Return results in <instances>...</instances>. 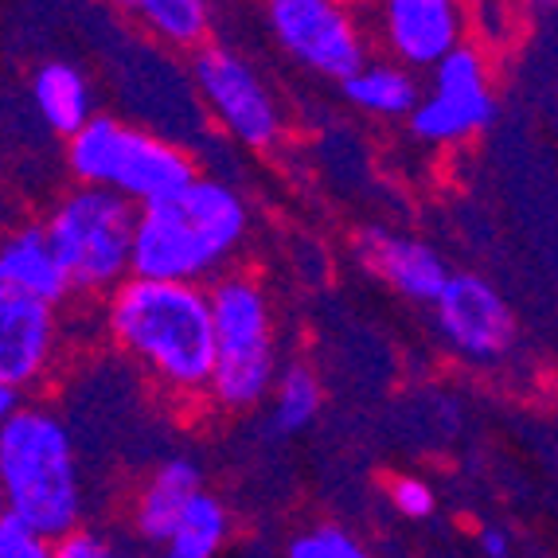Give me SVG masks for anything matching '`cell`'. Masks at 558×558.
I'll list each match as a JSON object with an SVG mask.
<instances>
[{"label": "cell", "instance_id": "obj_1", "mask_svg": "<svg viewBox=\"0 0 558 558\" xmlns=\"http://www.w3.org/2000/svg\"><path fill=\"white\" fill-rule=\"evenodd\" d=\"M242 234H246L242 199L219 180L199 177L177 199L137 211L130 274L141 281L196 286L204 274L239 251Z\"/></svg>", "mask_w": 558, "mask_h": 558}, {"label": "cell", "instance_id": "obj_2", "mask_svg": "<svg viewBox=\"0 0 558 558\" xmlns=\"http://www.w3.org/2000/svg\"><path fill=\"white\" fill-rule=\"evenodd\" d=\"M110 328L168 387L204 391L211 379V305L199 286L125 278L110 298Z\"/></svg>", "mask_w": 558, "mask_h": 558}, {"label": "cell", "instance_id": "obj_3", "mask_svg": "<svg viewBox=\"0 0 558 558\" xmlns=\"http://www.w3.org/2000/svg\"><path fill=\"white\" fill-rule=\"evenodd\" d=\"M0 496L4 512L39 539L56 543L75 531L83 484L71 434L56 414L20 407L0 426Z\"/></svg>", "mask_w": 558, "mask_h": 558}, {"label": "cell", "instance_id": "obj_4", "mask_svg": "<svg viewBox=\"0 0 558 558\" xmlns=\"http://www.w3.org/2000/svg\"><path fill=\"white\" fill-rule=\"evenodd\" d=\"M207 305L215 332L211 399L227 410L258 407L278 375L270 301L254 278H223L207 293Z\"/></svg>", "mask_w": 558, "mask_h": 558}, {"label": "cell", "instance_id": "obj_5", "mask_svg": "<svg viewBox=\"0 0 558 558\" xmlns=\"http://www.w3.org/2000/svg\"><path fill=\"white\" fill-rule=\"evenodd\" d=\"M137 207L110 187H75L47 219V246L71 289H110L130 274Z\"/></svg>", "mask_w": 558, "mask_h": 558}, {"label": "cell", "instance_id": "obj_6", "mask_svg": "<svg viewBox=\"0 0 558 558\" xmlns=\"http://www.w3.org/2000/svg\"><path fill=\"white\" fill-rule=\"evenodd\" d=\"M270 28L281 51L325 78L344 83L363 66L360 28L332 0H274Z\"/></svg>", "mask_w": 558, "mask_h": 558}, {"label": "cell", "instance_id": "obj_7", "mask_svg": "<svg viewBox=\"0 0 558 558\" xmlns=\"http://www.w3.org/2000/svg\"><path fill=\"white\" fill-rule=\"evenodd\" d=\"M196 75L199 94L215 110V118L223 121L227 130L251 145V149H266L281 133V113L274 106L270 90L254 75V66L242 56H234L231 47H204L196 56Z\"/></svg>", "mask_w": 558, "mask_h": 558}, {"label": "cell", "instance_id": "obj_8", "mask_svg": "<svg viewBox=\"0 0 558 558\" xmlns=\"http://www.w3.org/2000/svg\"><path fill=\"white\" fill-rule=\"evenodd\" d=\"M438 332L469 360H500L515 344V317L508 301L476 274H449L434 301Z\"/></svg>", "mask_w": 558, "mask_h": 558}, {"label": "cell", "instance_id": "obj_9", "mask_svg": "<svg viewBox=\"0 0 558 558\" xmlns=\"http://www.w3.org/2000/svg\"><path fill=\"white\" fill-rule=\"evenodd\" d=\"M196 180H199L196 160L187 157L184 149H177L165 137H153V133L125 125L118 149H113L106 187L118 192L121 199H130V204L153 207V204H165V199H177Z\"/></svg>", "mask_w": 558, "mask_h": 558}, {"label": "cell", "instance_id": "obj_10", "mask_svg": "<svg viewBox=\"0 0 558 558\" xmlns=\"http://www.w3.org/2000/svg\"><path fill=\"white\" fill-rule=\"evenodd\" d=\"M56 355V308L0 289V383L24 391Z\"/></svg>", "mask_w": 558, "mask_h": 558}, {"label": "cell", "instance_id": "obj_11", "mask_svg": "<svg viewBox=\"0 0 558 558\" xmlns=\"http://www.w3.org/2000/svg\"><path fill=\"white\" fill-rule=\"evenodd\" d=\"M355 251H360V262L375 278H383L391 289H399L402 298L422 301V305H434L449 281L446 262L429 251L426 242L407 239V234L367 227L355 239Z\"/></svg>", "mask_w": 558, "mask_h": 558}, {"label": "cell", "instance_id": "obj_12", "mask_svg": "<svg viewBox=\"0 0 558 558\" xmlns=\"http://www.w3.org/2000/svg\"><path fill=\"white\" fill-rule=\"evenodd\" d=\"M383 20L387 44L407 66H438L461 44V12L449 0H391Z\"/></svg>", "mask_w": 558, "mask_h": 558}, {"label": "cell", "instance_id": "obj_13", "mask_svg": "<svg viewBox=\"0 0 558 558\" xmlns=\"http://www.w3.org/2000/svg\"><path fill=\"white\" fill-rule=\"evenodd\" d=\"M0 289L47 308H56L71 293V281L47 246L44 227H24L0 242Z\"/></svg>", "mask_w": 558, "mask_h": 558}, {"label": "cell", "instance_id": "obj_14", "mask_svg": "<svg viewBox=\"0 0 558 558\" xmlns=\"http://www.w3.org/2000/svg\"><path fill=\"white\" fill-rule=\"evenodd\" d=\"M196 493H204V476H199L196 461H187V457L160 461L157 473L141 488L137 508H133V523H137L141 539L165 543L172 535V527H177L180 512H184L187 500Z\"/></svg>", "mask_w": 558, "mask_h": 558}, {"label": "cell", "instance_id": "obj_15", "mask_svg": "<svg viewBox=\"0 0 558 558\" xmlns=\"http://www.w3.org/2000/svg\"><path fill=\"white\" fill-rule=\"evenodd\" d=\"M496 118V98L493 90H465L449 94L434 90L429 98H418V106L410 110V130L422 141L434 145H449V141H465L481 133L484 125H493Z\"/></svg>", "mask_w": 558, "mask_h": 558}, {"label": "cell", "instance_id": "obj_16", "mask_svg": "<svg viewBox=\"0 0 558 558\" xmlns=\"http://www.w3.org/2000/svg\"><path fill=\"white\" fill-rule=\"evenodd\" d=\"M32 98H36L39 113L56 133L75 137L90 113V86L71 63H44L32 78Z\"/></svg>", "mask_w": 558, "mask_h": 558}, {"label": "cell", "instance_id": "obj_17", "mask_svg": "<svg viewBox=\"0 0 558 558\" xmlns=\"http://www.w3.org/2000/svg\"><path fill=\"white\" fill-rule=\"evenodd\" d=\"M348 102L383 118H402L418 106V83L395 63H363L352 78H344Z\"/></svg>", "mask_w": 558, "mask_h": 558}, {"label": "cell", "instance_id": "obj_18", "mask_svg": "<svg viewBox=\"0 0 558 558\" xmlns=\"http://www.w3.org/2000/svg\"><path fill=\"white\" fill-rule=\"evenodd\" d=\"M227 531H231V520L223 504L211 493H196L165 539V550L168 558H215L227 543Z\"/></svg>", "mask_w": 558, "mask_h": 558}, {"label": "cell", "instance_id": "obj_19", "mask_svg": "<svg viewBox=\"0 0 558 558\" xmlns=\"http://www.w3.org/2000/svg\"><path fill=\"white\" fill-rule=\"evenodd\" d=\"M320 410V383L317 375L293 363L281 375H274V414H270V434L274 438H286V434H298L308 422L317 418Z\"/></svg>", "mask_w": 558, "mask_h": 558}, {"label": "cell", "instance_id": "obj_20", "mask_svg": "<svg viewBox=\"0 0 558 558\" xmlns=\"http://www.w3.org/2000/svg\"><path fill=\"white\" fill-rule=\"evenodd\" d=\"M133 12L177 47H199L211 28V9L204 0H137Z\"/></svg>", "mask_w": 558, "mask_h": 558}, {"label": "cell", "instance_id": "obj_21", "mask_svg": "<svg viewBox=\"0 0 558 558\" xmlns=\"http://www.w3.org/2000/svg\"><path fill=\"white\" fill-rule=\"evenodd\" d=\"M121 130H125V125H121L118 118H90L83 130L71 137L66 160H71V172L83 180V187H106Z\"/></svg>", "mask_w": 558, "mask_h": 558}, {"label": "cell", "instance_id": "obj_22", "mask_svg": "<svg viewBox=\"0 0 558 558\" xmlns=\"http://www.w3.org/2000/svg\"><path fill=\"white\" fill-rule=\"evenodd\" d=\"M286 558H375V555L355 535H348L344 527L320 523V527H308L301 535H293L286 547Z\"/></svg>", "mask_w": 558, "mask_h": 558}, {"label": "cell", "instance_id": "obj_23", "mask_svg": "<svg viewBox=\"0 0 558 558\" xmlns=\"http://www.w3.org/2000/svg\"><path fill=\"white\" fill-rule=\"evenodd\" d=\"M434 90L465 94V90H488L484 78V59L476 56V47L457 44L438 66H434Z\"/></svg>", "mask_w": 558, "mask_h": 558}, {"label": "cell", "instance_id": "obj_24", "mask_svg": "<svg viewBox=\"0 0 558 558\" xmlns=\"http://www.w3.org/2000/svg\"><path fill=\"white\" fill-rule=\"evenodd\" d=\"M0 558H51V543L0 512Z\"/></svg>", "mask_w": 558, "mask_h": 558}, {"label": "cell", "instance_id": "obj_25", "mask_svg": "<svg viewBox=\"0 0 558 558\" xmlns=\"http://www.w3.org/2000/svg\"><path fill=\"white\" fill-rule=\"evenodd\" d=\"M391 504L407 520H426V515H434V488L418 476H395Z\"/></svg>", "mask_w": 558, "mask_h": 558}, {"label": "cell", "instance_id": "obj_26", "mask_svg": "<svg viewBox=\"0 0 558 558\" xmlns=\"http://www.w3.org/2000/svg\"><path fill=\"white\" fill-rule=\"evenodd\" d=\"M51 558H121L102 535H94V531H66L63 539L51 543Z\"/></svg>", "mask_w": 558, "mask_h": 558}, {"label": "cell", "instance_id": "obj_27", "mask_svg": "<svg viewBox=\"0 0 558 558\" xmlns=\"http://www.w3.org/2000/svg\"><path fill=\"white\" fill-rule=\"evenodd\" d=\"M481 547L488 558H508L512 555V539H508V531L500 527H484L481 531Z\"/></svg>", "mask_w": 558, "mask_h": 558}, {"label": "cell", "instance_id": "obj_28", "mask_svg": "<svg viewBox=\"0 0 558 558\" xmlns=\"http://www.w3.org/2000/svg\"><path fill=\"white\" fill-rule=\"evenodd\" d=\"M20 399H24V395H20L16 387H4V383H0V426L20 410Z\"/></svg>", "mask_w": 558, "mask_h": 558}, {"label": "cell", "instance_id": "obj_29", "mask_svg": "<svg viewBox=\"0 0 558 558\" xmlns=\"http://www.w3.org/2000/svg\"><path fill=\"white\" fill-rule=\"evenodd\" d=\"M0 512H4V496H0Z\"/></svg>", "mask_w": 558, "mask_h": 558}]
</instances>
